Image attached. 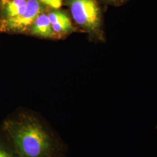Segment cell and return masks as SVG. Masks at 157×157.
<instances>
[{
	"label": "cell",
	"instance_id": "cell-10",
	"mask_svg": "<svg viewBox=\"0 0 157 157\" xmlns=\"http://www.w3.org/2000/svg\"><path fill=\"white\" fill-rule=\"evenodd\" d=\"M10 0H0V5H3Z\"/></svg>",
	"mask_w": 157,
	"mask_h": 157
},
{
	"label": "cell",
	"instance_id": "cell-8",
	"mask_svg": "<svg viewBox=\"0 0 157 157\" xmlns=\"http://www.w3.org/2000/svg\"><path fill=\"white\" fill-rule=\"evenodd\" d=\"M44 6H48L53 10H59L62 6L63 0H39Z\"/></svg>",
	"mask_w": 157,
	"mask_h": 157
},
{
	"label": "cell",
	"instance_id": "cell-9",
	"mask_svg": "<svg viewBox=\"0 0 157 157\" xmlns=\"http://www.w3.org/2000/svg\"><path fill=\"white\" fill-rule=\"evenodd\" d=\"M101 1L107 5L119 6L126 4L130 0H101Z\"/></svg>",
	"mask_w": 157,
	"mask_h": 157
},
{
	"label": "cell",
	"instance_id": "cell-1",
	"mask_svg": "<svg viewBox=\"0 0 157 157\" xmlns=\"http://www.w3.org/2000/svg\"><path fill=\"white\" fill-rule=\"evenodd\" d=\"M2 132L19 157H59L58 139L34 115L22 112L6 119Z\"/></svg>",
	"mask_w": 157,
	"mask_h": 157
},
{
	"label": "cell",
	"instance_id": "cell-6",
	"mask_svg": "<svg viewBox=\"0 0 157 157\" xmlns=\"http://www.w3.org/2000/svg\"><path fill=\"white\" fill-rule=\"evenodd\" d=\"M28 0H10L0 5V19H9L22 14L26 10Z\"/></svg>",
	"mask_w": 157,
	"mask_h": 157
},
{
	"label": "cell",
	"instance_id": "cell-3",
	"mask_svg": "<svg viewBox=\"0 0 157 157\" xmlns=\"http://www.w3.org/2000/svg\"><path fill=\"white\" fill-rule=\"evenodd\" d=\"M44 11L39 0H28L22 14L9 19H0V33H21L30 29L37 17Z\"/></svg>",
	"mask_w": 157,
	"mask_h": 157
},
{
	"label": "cell",
	"instance_id": "cell-11",
	"mask_svg": "<svg viewBox=\"0 0 157 157\" xmlns=\"http://www.w3.org/2000/svg\"><path fill=\"white\" fill-rule=\"evenodd\" d=\"M156 128H157V127H156Z\"/></svg>",
	"mask_w": 157,
	"mask_h": 157
},
{
	"label": "cell",
	"instance_id": "cell-7",
	"mask_svg": "<svg viewBox=\"0 0 157 157\" xmlns=\"http://www.w3.org/2000/svg\"><path fill=\"white\" fill-rule=\"evenodd\" d=\"M0 157H19L2 132L0 133Z\"/></svg>",
	"mask_w": 157,
	"mask_h": 157
},
{
	"label": "cell",
	"instance_id": "cell-5",
	"mask_svg": "<svg viewBox=\"0 0 157 157\" xmlns=\"http://www.w3.org/2000/svg\"><path fill=\"white\" fill-rule=\"evenodd\" d=\"M30 30V33L33 36L47 39L56 38L48 14L44 12L36 19Z\"/></svg>",
	"mask_w": 157,
	"mask_h": 157
},
{
	"label": "cell",
	"instance_id": "cell-4",
	"mask_svg": "<svg viewBox=\"0 0 157 157\" xmlns=\"http://www.w3.org/2000/svg\"><path fill=\"white\" fill-rule=\"evenodd\" d=\"M48 16L56 38L61 37L75 30L71 20L67 12L52 9L48 12Z\"/></svg>",
	"mask_w": 157,
	"mask_h": 157
},
{
	"label": "cell",
	"instance_id": "cell-2",
	"mask_svg": "<svg viewBox=\"0 0 157 157\" xmlns=\"http://www.w3.org/2000/svg\"><path fill=\"white\" fill-rule=\"evenodd\" d=\"M73 20L97 40H104L102 13L97 0H67Z\"/></svg>",
	"mask_w": 157,
	"mask_h": 157
}]
</instances>
